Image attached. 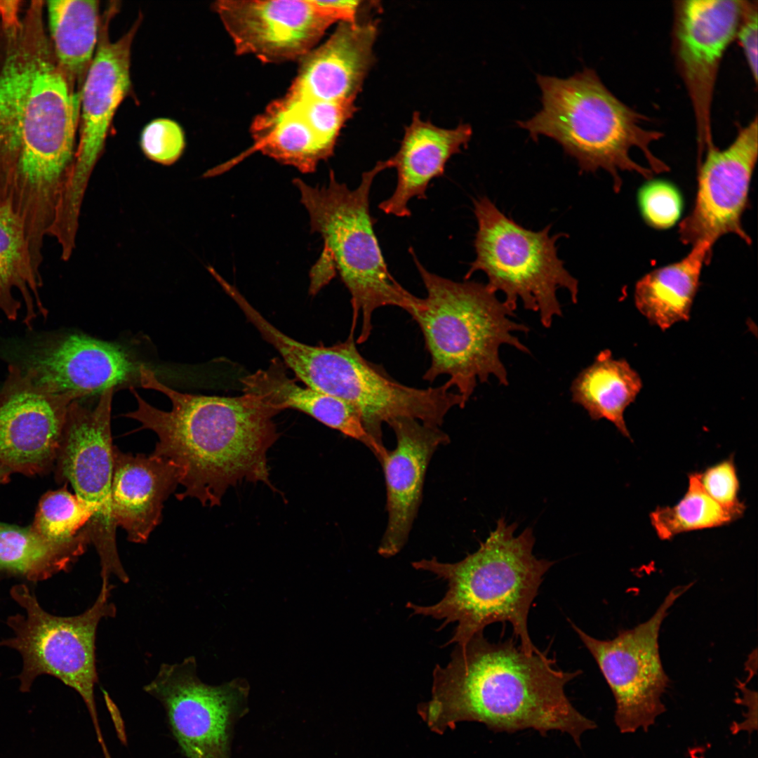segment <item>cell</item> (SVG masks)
Segmentation results:
<instances>
[{
    "instance_id": "obj_1",
    "label": "cell",
    "mask_w": 758,
    "mask_h": 758,
    "mask_svg": "<svg viewBox=\"0 0 758 758\" xmlns=\"http://www.w3.org/2000/svg\"><path fill=\"white\" fill-rule=\"evenodd\" d=\"M44 2L0 22V210L46 208L58 201L73 164L80 92L60 67Z\"/></svg>"
},
{
    "instance_id": "obj_2",
    "label": "cell",
    "mask_w": 758,
    "mask_h": 758,
    "mask_svg": "<svg viewBox=\"0 0 758 758\" xmlns=\"http://www.w3.org/2000/svg\"><path fill=\"white\" fill-rule=\"evenodd\" d=\"M580 673L561 670L545 653H526L512 639L490 642L482 632L456 645L446 666H435L432 698L418 712L439 733L470 721L494 731L557 730L580 746L582 734L596 727L565 694Z\"/></svg>"
},
{
    "instance_id": "obj_3",
    "label": "cell",
    "mask_w": 758,
    "mask_h": 758,
    "mask_svg": "<svg viewBox=\"0 0 758 758\" xmlns=\"http://www.w3.org/2000/svg\"><path fill=\"white\" fill-rule=\"evenodd\" d=\"M140 375V385L164 394L172 408L151 406L131 387L138 407L125 416L153 431L159 439L153 453L180 469L184 490L176 494L178 500L192 498L214 507L230 487L244 482L271 486L267 455L279 437L273 418L279 412L248 394L180 392L144 365Z\"/></svg>"
},
{
    "instance_id": "obj_4",
    "label": "cell",
    "mask_w": 758,
    "mask_h": 758,
    "mask_svg": "<svg viewBox=\"0 0 758 758\" xmlns=\"http://www.w3.org/2000/svg\"><path fill=\"white\" fill-rule=\"evenodd\" d=\"M517 528L516 522L508 525L501 517L479 548L463 559L444 563L434 557L413 561L414 568L446 581L448 589L434 604L409 601L406 607L413 615L443 620L439 629L456 623L447 644L463 645L487 625L507 622L526 653L540 651L530 638L528 616L543 576L554 562L533 554L532 528L515 537Z\"/></svg>"
},
{
    "instance_id": "obj_5",
    "label": "cell",
    "mask_w": 758,
    "mask_h": 758,
    "mask_svg": "<svg viewBox=\"0 0 758 758\" xmlns=\"http://www.w3.org/2000/svg\"><path fill=\"white\" fill-rule=\"evenodd\" d=\"M536 81L542 109L517 121L534 141L540 135L553 139L582 172L607 171L616 192L621 171L649 180L654 173L670 170L650 149L663 133L645 128L646 117L615 96L593 69L585 67L567 78L537 74Z\"/></svg>"
},
{
    "instance_id": "obj_6",
    "label": "cell",
    "mask_w": 758,
    "mask_h": 758,
    "mask_svg": "<svg viewBox=\"0 0 758 758\" xmlns=\"http://www.w3.org/2000/svg\"><path fill=\"white\" fill-rule=\"evenodd\" d=\"M415 265L427 291L420 305L410 315L418 324L430 356V366L423 375L429 382L441 375L465 403L477 385L495 376L508 385L507 370L500 358V347L508 345L525 352L528 348L512 334L528 333L525 324L511 319L509 309L486 284L455 281L428 271L410 248Z\"/></svg>"
},
{
    "instance_id": "obj_7",
    "label": "cell",
    "mask_w": 758,
    "mask_h": 758,
    "mask_svg": "<svg viewBox=\"0 0 758 758\" xmlns=\"http://www.w3.org/2000/svg\"><path fill=\"white\" fill-rule=\"evenodd\" d=\"M386 168H390L387 160L377 162L362 173L354 190L338 182L333 171L327 185L321 187L300 178L293 180L307 211L311 230L324 239L321 256L333 264L350 293L352 331L361 317L358 343L370 336L376 310L395 306L410 313L420 300L390 274L374 232L376 220L370 213L369 195L374 178Z\"/></svg>"
},
{
    "instance_id": "obj_8",
    "label": "cell",
    "mask_w": 758,
    "mask_h": 758,
    "mask_svg": "<svg viewBox=\"0 0 758 758\" xmlns=\"http://www.w3.org/2000/svg\"><path fill=\"white\" fill-rule=\"evenodd\" d=\"M477 230L475 259L465 276L483 272L490 291L505 295V305L515 311L521 300L526 310L539 314L543 326H551L562 315L559 289L566 290L573 303L578 281L564 267L557 254V241L562 233L550 235L551 226L539 231L526 229L502 213L488 197L474 201Z\"/></svg>"
},
{
    "instance_id": "obj_9",
    "label": "cell",
    "mask_w": 758,
    "mask_h": 758,
    "mask_svg": "<svg viewBox=\"0 0 758 758\" xmlns=\"http://www.w3.org/2000/svg\"><path fill=\"white\" fill-rule=\"evenodd\" d=\"M112 585H101L100 593L87 610L74 616H58L43 609L36 596L24 585H15L11 596L25 611L8 618L13 637L0 646L18 651L22 668L18 676L20 691L27 692L41 674L53 676L74 689L85 703L102 751L107 750L100 728L94 689L98 681L95 639L100 621L116 615L109 601Z\"/></svg>"
},
{
    "instance_id": "obj_10",
    "label": "cell",
    "mask_w": 758,
    "mask_h": 758,
    "mask_svg": "<svg viewBox=\"0 0 758 758\" xmlns=\"http://www.w3.org/2000/svg\"><path fill=\"white\" fill-rule=\"evenodd\" d=\"M114 390L102 392L93 406L85 404L83 399L70 404L54 467L57 481L70 484L91 514L88 528L100 558L102 583H109L112 575L124 583L129 580L119 559L112 511Z\"/></svg>"
},
{
    "instance_id": "obj_11",
    "label": "cell",
    "mask_w": 758,
    "mask_h": 758,
    "mask_svg": "<svg viewBox=\"0 0 758 758\" xmlns=\"http://www.w3.org/2000/svg\"><path fill=\"white\" fill-rule=\"evenodd\" d=\"M691 585L671 590L649 620L612 639L594 638L571 623L613 693L615 722L622 733L646 731L665 710L661 698L669 678L660 656L659 632L669 609Z\"/></svg>"
},
{
    "instance_id": "obj_12",
    "label": "cell",
    "mask_w": 758,
    "mask_h": 758,
    "mask_svg": "<svg viewBox=\"0 0 758 758\" xmlns=\"http://www.w3.org/2000/svg\"><path fill=\"white\" fill-rule=\"evenodd\" d=\"M0 359L35 383L77 400L140 383V368L120 345L79 333H42L0 343Z\"/></svg>"
},
{
    "instance_id": "obj_13",
    "label": "cell",
    "mask_w": 758,
    "mask_h": 758,
    "mask_svg": "<svg viewBox=\"0 0 758 758\" xmlns=\"http://www.w3.org/2000/svg\"><path fill=\"white\" fill-rule=\"evenodd\" d=\"M194 657L162 663L143 688L164 706L171 731L187 758H230L234 724L246 709L249 686L237 679L204 683Z\"/></svg>"
},
{
    "instance_id": "obj_14",
    "label": "cell",
    "mask_w": 758,
    "mask_h": 758,
    "mask_svg": "<svg viewBox=\"0 0 758 758\" xmlns=\"http://www.w3.org/2000/svg\"><path fill=\"white\" fill-rule=\"evenodd\" d=\"M136 27L116 41L105 32L80 91V131L71 171L60 197L55 222L79 227L81 206L91 173L102 155L109 126L130 86L131 46Z\"/></svg>"
},
{
    "instance_id": "obj_15",
    "label": "cell",
    "mask_w": 758,
    "mask_h": 758,
    "mask_svg": "<svg viewBox=\"0 0 758 758\" xmlns=\"http://www.w3.org/2000/svg\"><path fill=\"white\" fill-rule=\"evenodd\" d=\"M749 1L683 0L674 5V53L692 104L700 156L713 145L712 106L724 54Z\"/></svg>"
},
{
    "instance_id": "obj_16",
    "label": "cell",
    "mask_w": 758,
    "mask_h": 758,
    "mask_svg": "<svg viewBox=\"0 0 758 758\" xmlns=\"http://www.w3.org/2000/svg\"><path fill=\"white\" fill-rule=\"evenodd\" d=\"M705 152L693 208L679 225V239L685 245L712 247L722 236L733 234L750 245L742 219L757 159V117L741 128L727 147L713 145Z\"/></svg>"
},
{
    "instance_id": "obj_17",
    "label": "cell",
    "mask_w": 758,
    "mask_h": 758,
    "mask_svg": "<svg viewBox=\"0 0 758 758\" xmlns=\"http://www.w3.org/2000/svg\"><path fill=\"white\" fill-rule=\"evenodd\" d=\"M71 394H55L8 365L0 387V464L32 476L55 467Z\"/></svg>"
},
{
    "instance_id": "obj_18",
    "label": "cell",
    "mask_w": 758,
    "mask_h": 758,
    "mask_svg": "<svg viewBox=\"0 0 758 758\" xmlns=\"http://www.w3.org/2000/svg\"><path fill=\"white\" fill-rule=\"evenodd\" d=\"M214 8L237 53L268 62L302 58L337 22L316 0H225Z\"/></svg>"
},
{
    "instance_id": "obj_19",
    "label": "cell",
    "mask_w": 758,
    "mask_h": 758,
    "mask_svg": "<svg viewBox=\"0 0 758 758\" xmlns=\"http://www.w3.org/2000/svg\"><path fill=\"white\" fill-rule=\"evenodd\" d=\"M388 425L397 445L380 460L385 474L387 523L378 548L390 557L406 544L422 500L425 473L435 451L450 441L439 429L411 418H397Z\"/></svg>"
},
{
    "instance_id": "obj_20",
    "label": "cell",
    "mask_w": 758,
    "mask_h": 758,
    "mask_svg": "<svg viewBox=\"0 0 758 758\" xmlns=\"http://www.w3.org/2000/svg\"><path fill=\"white\" fill-rule=\"evenodd\" d=\"M375 22H341L320 46L302 58L288 95L300 98L354 101L373 62Z\"/></svg>"
},
{
    "instance_id": "obj_21",
    "label": "cell",
    "mask_w": 758,
    "mask_h": 758,
    "mask_svg": "<svg viewBox=\"0 0 758 758\" xmlns=\"http://www.w3.org/2000/svg\"><path fill=\"white\" fill-rule=\"evenodd\" d=\"M180 476L175 464L153 453L133 455L115 446L112 511L129 541L147 542L161 521L164 503L180 484Z\"/></svg>"
},
{
    "instance_id": "obj_22",
    "label": "cell",
    "mask_w": 758,
    "mask_h": 758,
    "mask_svg": "<svg viewBox=\"0 0 758 758\" xmlns=\"http://www.w3.org/2000/svg\"><path fill=\"white\" fill-rule=\"evenodd\" d=\"M472 135L469 124L440 128L414 112L399 150L387 159L390 168L396 169L397 180L393 194L380 203L379 209L397 217L410 216L409 201L426 199L430 181L444 175L447 161L467 146Z\"/></svg>"
},
{
    "instance_id": "obj_23",
    "label": "cell",
    "mask_w": 758,
    "mask_h": 758,
    "mask_svg": "<svg viewBox=\"0 0 758 758\" xmlns=\"http://www.w3.org/2000/svg\"><path fill=\"white\" fill-rule=\"evenodd\" d=\"M281 359H272L266 368L241 378L242 391L280 412L286 408L302 411L328 427L366 445L379 459L386 448L368 433L357 410L350 404L307 386L302 387L288 377Z\"/></svg>"
},
{
    "instance_id": "obj_24",
    "label": "cell",
    "mask_w": 758,
    "mask_h": 758,
    "mask_svg": "<svg viewBox=\"0 0 758 758\" xmlns=\"http://www.w3.org/2000/svg\"><path fill=\"white\" fill-rule=\"evenodd\" d=\"M712 255V246L698 244L681 260L646 274L635 284L637 309L662 331L688 321L703 267L710 262Z\"/></svg>"
},
{
    "instance_id": "obj_25",
    "label": "cell",
    "mask_w": 758,
    "mask_h": 758,
    "mask_svg": "<svg viewBox=\"0 0 758 758\" xmlns=\"http://www.w3.org/2000/svg\"><path fill=\"white\" fill-rule=\"evenodd\" d=\"M253 149L300 171L314 172L333 149L324 144L288 96L270 105L252 125Z\"/></svg>"
},
{
    "instance_id": "obj_26",
    "label": "cell",
    "mask_w": 758,
    "mask_h": 758,
    "mask_svg": "<svg viewBox=\"0 0 758 758\" xmlns=\"http://www.w3.org/2000/svg\"><path fill=\"white\" fill-rule=\"evenodd\" d=\"M641 387V377L629 363L614 359L609 350H604L573 380L571 392L572 401L581 406L592 420L606 419L631 439L624 413Z\"/></svg>"
},
{
    "instance_id": "obj_27",
    "label": "cell",
    "mask_w": 758,
    "mask_h": 758,
    "mask_svg": "<svg viewBox=\"0 0 758 758\" xmlns=\"http://www.w3.org/2000/svg\"><path fill=\"white\" fill-rule=\"evenodd\" d=\"M41 286V274L32 265L21 225L10 212L0 210V310L15 321L24 306L23 322L31 327L39 317L47 315Z\"/></svg>"
},
{
    "instance_id": "obj_28",
    "label": "cell",
    "mask_w": 758,
    "mask_h": 758,
    "mask_svg": "<svg viewBox=\"0 0 758 758\" xmlns=\"http://www.w3.org/2000/svg\"><path fill=\"white\" fill-rule=\"evenodd\" d=\"M49 38L61 69L74 85L93 60L99 24L98 1H47Z\"/></svg>"
},
{
    "instance_id": "obj_29",
    "label": "cell",
    "mask_w": 758,
    "mask_h": 758,
    "mask_svg": "<svg viewBox=\"0 0 758 758\" xmlns=\"http://www.w3.org/2000/svg\"><path fill=\"white\" fill-rule=\"evenodd\" d=\"M85 551L48 540L31 526L20 527L0 522V573L32 582L46 580L67 571Z\"/></svg>"
},
{
    "instance_id": "obj_30",
    "label": "cell",
    "mask_w": 758,
    "mask_h": 758,
    "mask_svg": "<svg viewBox=\"0 0 758 758\" xmlns=\"http://www.w3.org/2000/svg\"><path fill=\"white\" fill-rule=\"evenodd\" d=\"M688 488L673 506L657 507L650 514L658 537L670 540L678 534L727 525L737 520L715 502L702 486L698 472L689 474Z\"/></svg>"
},
{
    "instance_id": "obj_31",
    "label": "cell",
    "mask_w": 758,
    "mask_h": 758,
    "mask_svg": "<svg viewBox=\"0 0 758 758\" xmlns=\"http://www.w3.org/2000/svg\"><path fill=\"white\" fill-rule=\"evenodd\" d=\"M91 514L67 484L46 493L40 499L32 528L52 542L86 550L91 544L88 528Z\"/></svg>"
},
{
    "instance_id": "obj_32",
    "label": "cell",
    "mask_w": 758,
    "mask_h": 758,
    "mask_svg": "<svg viewBox=\"0 0 758 758\" xmlns=\"http://www.w3.org/2000/svg\"><path fill=\"white\" fill-rule=\"evenodd\" d=\"M640 215L651 227L667 230L679 220L684 208V199L679 188L663 179H649L639 189L637 194Z\"/></svg>"
},
{
    "instance_id": "obj_33",
    "label": "cell",
    "mask_w": 758,
    "mask_h": 758,
    "mask_svg": "<svg viewBox=\"0 0 758 758\" xmlns=\"http://www.w3.org/2000/svg\"><path fill=\"white\" fill-rule=\"evenodd\" d=\"M317 137L334 149L339 133L357 108L354 101L300 98L287 94Z\"/></svg>"
},
{
    "instance_id": "obj_34",
    "label": "cell",
    "mask_w": 758,
    "mask_h": 758,
    "mask_svg": "<svg viewBox=\"0 0 758 758\" xmlns=\"http://www.w3.org/2000/svg\"><path fill=\"white\" fill-rule=\"evenodd\" d=\"M699 479L706 493L736 519L745 512V505L740 500V483L733 456H731L698 472Z\"/></svg>"
},
{
    "instance_id": "obj_35",
    "label": "cell",
    "mask_w": 758,
    "mask_h": 758,
    "mask_svg": "<svg viewBox=\"0 0 758 758\" xmlns=\"http://www.w3.org/2000/svg\"><path fill=\"white\" fill-rule=\"evenodd\" d=\"M141 148L150 160L163 165L175 163L183 152L185 142L180 126L168 119H158L142 131Z\"/></svg>"
},
{
    "instance_id": "obj_36",
    "label": "cell",
    "mask_w": 758,
    "mask_h": 758,
    "mask_svg": "<svg viewBox=\"0 0 758 758\" xmlns=\"http://www.w3.org/2000/svg\"><path fill=\"white\" fill-rule=\"evenodd\" d=\"M758 11L757 1H749L738 26L736 39L743 52L755 84L757 81Z\"/></svg>"
},
{
    "instance_id": "obj_37",
    "label": "cell",
    "mask_w": 758,
    "mask_h": 758,
    "mask_svg": "<svg viewBox=\"0 0 758 758\" xmlns=\"http://www.w3.org/2000/svg\"><path fill=\"white\" fill-rule=\"evenodd\" d=\"M20 1H0V22L11 23L18 20L20 15Z\"/></svg>"
},
{
    "instance_id": "obj_38",
    "label": "cell",
    "mask_w": 758,
    "mask_h": 758,
    "mask_svg": "<svg viewBox=\"0 0 758 758\" xmlns=\"http://www.w3.org/2000/svg\"><path fill=\"white\" fill-rule=\"evenodd\" d=\"M11 473V470L0 464V484L8 482Z\"/></svg>"
}]
</instances>
